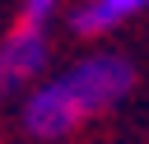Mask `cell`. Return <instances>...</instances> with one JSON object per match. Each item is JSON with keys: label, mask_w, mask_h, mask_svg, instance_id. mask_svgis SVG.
I'll return each instance as SVG.
<instances>
[{"label": "cell", "mask_w": 149, "mask_h": 144, "mask_svg": "<svg viewBox=\"0 0 149 144\" xmlns=\"http://www.w3.org/2000/svg\"><path fill=\"white\" fill-rule=\"evenodd\" d=\"M51 60V42L47 33H33V28H9V37L0 42V98H14V93H33L42 84V70Z\"/></svg>", "instance_id": "obj_2"}, {"label": "cell", "mask_w": 149, "mask_h": 144, "mask_svg": "<svg viewBox=\"0 0 149 144\" xmlns=\"http://www.w3.org/2000/svg\"><path fill=\"white\" fill-rule=\"evenodd\" d=\"M144 9H149V0H84L70 14V28L79 37H107L112 28H121L126 19H135Z\"/></svg>", "instance_id": "obj_3"}, {"label": "cell", "mask_w": 149, "mask_h": 144, "mask_svg": "<svg viewBox=\"0 0 149 144\" xmlns=\"http://www.w3.org/2000/svg\"><path fill=\"white\" fill-rule=\"evenodd\" d=\"M130 88H135V65L121 51H93V56H79L74 65H65L61 74L42 79L33 93H23L19 125L33 139H65L84 121L126 102Z\"/></svg>", "instance_id": "obj_1"}, {"label": "cell", "mask_w": 149, "mask_h": 144, "mask_svg": "<svg viewBox=\"0 0 149 144\" xmlns=\"http://www.w3.org/2000/svg\"><path fill=\"white\" fill-rule=\"evenodd\" d=\"M56 14H61V0H19V28L47 33Z\"/></svg>", "instance_id": "obj_4"}]
</instances>
